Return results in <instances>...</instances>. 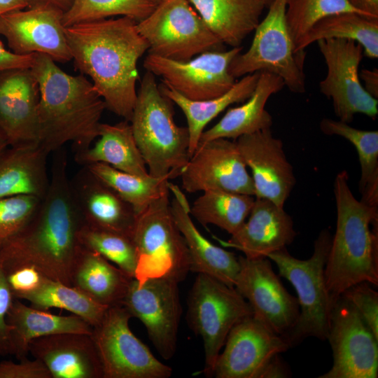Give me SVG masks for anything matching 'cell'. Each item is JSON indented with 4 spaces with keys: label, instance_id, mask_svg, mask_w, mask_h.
Here are the masks:
<instances>
[{
    "label": "cell",
    "instance_id": "1f68e13d",
    "mask_svg": "<svg viewBox=\"0 0 378 378\" xmlns=\"http://www.w3.org/2000/svg\"><path fill=\"white\" fill-rule=\"evenodd\" d=\"M259 74L260 72H255L241 77L225 94L205 100H191L164 83L159 85L162 93L176 104L186 118L190 158L197 149L206 126L229 106L248 99L255 88Z\"/></svg>",
    "mask_w": 378,
    "mask_h": 378
},
{
    "label": "cell",
    "instance_id": "c3c4849f",
    "mask_svg": "<svg viewBox=\"0 0 378 378\" xmlns=\"http://www.w3.org/2000/svg\"><path fill=\"white\" fill-rule=\"evenodd\" d=\"M356 9L371 18H378V0H349Z\"/></svg>",
    "mask_w": 378,
    "mask_h": 378
},
{
    "label": "cell",
    "instance_id": "ffe728a7",
    "mask_svg": "<svg viewBox=\"0 0 378 378\" xmlns=\"http://www.w3.org/2000/svg\"><path fill=\"white\" fill-rule=\"evenodd\" d=\"M235 142L251 172L255 198L284 207L296 180L282 141L273 136L270 128L241 136Z\"/></svg>",
    "mask_w": 378,
    "mask_h": 378
},
{
    "label": "cell",
    "instance_id": "d590c367",
    "mask_svg": "<svg viewBox=\"0 0 378 378\" xmlns=\"http://www.w3.org/2000/svg\"><path fill=\"white\" fill-rule=\"evenodd\" d=\"M253 197L223 190H206L190 206V214L203 225H214L231 235L248 218Z\"/></svg>",
    "mask_w": 378,
    "mask_h": 378
},
{
    "label": "cell",
    "instance_id": "74e56055",
    "mask_svg": "<svg viewBox=\"0 0 378 378\" xmlns=\"http://www.w3.org/2000/svg\"><path fill=\"white\" fill-rule=\"evenodd\" d=\"M156 4L150 0H71L63 13L64 27L114 16L128 17L137 22L150 15Z\"/></svg>",
    "mask_w": 378,
    "mask_h": 378
},
{
    "label": "cell",
    "instance_id": "681fc988",
    "mask_svg": "<svg viewBox=\"0 0 378 378\" xmlns=\"http://www.w3.org/2000/svg\"><path fill=\"white\" fill-rule=\"evenodd\" d=\"M28 8L53 7L65 12L70 6L71 0H27Z\"/></svg>",
    "mask_w": 378,
    "mask_h": 378
},
{
    "label": "cell",
    "instance_id": "4dcf8cb0",
    "mask_svg": "<svg viewBox=\"0 0 378 378\" xmlns=\"http://www.w3.org/2000/svg\"><path fill=\"white\" fill-rule=\"evenodd\" d=\"M97 138L93 146L75 152L76 162L82 166L102 162L136 176H150L130 121L125 120L115 125L101 123Z\"/></svg>",
    "mask_w": 378,
    "mask_h": 378
},
{
    "label": "cell",
    "instance_id": "30bf717a",
    "mask_svg": "<svg viewBox=\"0 0 378 378\" xmlns=\"http://www.w3.org/2000/svg\"><path fill=\"white\" fill-rule=\"evenodd\" d=\"M136 27L149 53L173 60H189L205 52L221 50L223 46L188 0L158 4Z\"/></svg>",
    "mask_w": 378,
    "mask_h": 378
},
{
    "label": "cell",
    "instance_id": "9c48e42d",
    "mask_svg": "<svg viewBox=\"0 0 378 378\" xmlns=\"http://www.w3.org/2000/svg\"><path fill=\"white\" fill-rule=\"evenodd\" d=\"M252 315L250 304L234 286L197 274L188 296L187 320L202 339L206 376L213 377L216 361L230 330Z\"/></svg>",
    "mask_w": 378,
    "mask_h": 378
},
{
    "label": "cell",
    "instance_id": "f6af8a7d",
    "mask_svg": "<svg viewBox=\"0 0 378 378\" xmlns=\"http://www.w3.org/2000/svg\"><path fill=\"white\" fill-rule=\"evenodd\" d=\"M13 298L36 288L43 276L32 267H22L6 274Z\"/></svg>",
    "mask_w": 378,
    "mask_h": 378
},
{
    "label": "cell",
    "instance_id": "5b68a950",
    "mask_svg": "<svg viewBox=\"0 0 378 378\" xmlns=\"http://www.w3.org/2000/svg\"><path fill=\"white\" fill-rule=\"evenodd\" d=\"M172 103L162 93L155 76L146 71L130 122L153 177L175 178L190 159L188 130L176 124Z\"/></svg>",
    "mask_w": 378,
    "mask_h": 378
},
{
    "label": "cell",
    "instance_id": "ab89813d",
    "mask_svg": "<svg viewBox=\"0 0 378 378\" xmlns=\"http://www.w3.org/2000/svg\"><path fill=\"white\" fill-rule=\"evenodd\" d=\"M79 241L83 247L98 253L130 276H134L137 257L132 237L83 226Z\"/></svg>",
    "mask_w": 378,
    "mask_h": 378
},
{
    "label": "cell",
    "instance_id": "f1b7e54d",
    "mask_svg": "<svg viewBox=\"0 0 378 378\" xmlns=\"http://www.w3.org/2000/svg\"><path fill=\"white\" fill-rule=\"evenodd\" d=\"M133 278L98 253L81 246L73 267L71 286L110 307L122 305Z\"/></svg>",
    "mask_w": 378,
    "mask_h": 378
},
{
    "label": "cell",
    "instance_id": "f35d334b",
    "mask_svg": "<svg viewBox=\"0 0 378 378\" xmlns=\"http://www.w3.org/2000/svg\"><path fill=\"white\" fill-rule=\"evenodd\" d=\"M342 13H356L368 17L355 8L349 0H286V21L295 48L298 41L318 21Z\"/></svg>",
    "mask_w": 378,
    "mask_h": 378
},
{
    "label": "cell",
    "instance_id": "816d5d0a",
    "mask_svg": "<svg viewBox=\"0 0 378 378\" xmlns=\"http://www.w3.org/2000/svg\"><path fill=\"white\" fill-rule=\"evenodd\" d=\"M9 146L8 142L0 130V154Z\"/></svg>",
    "mask_w": 378,
    "mask_h": 378
},
{
    "label": "cell",
    "instance_id": "484cf974",
    "mask_svg": "<svg viewBox=\"0 0 378 378\" xmlns=\"http://www.w3.org/2000/svg\"><path fill=\"white\" fill-rule=\"evenodd\" d=\"M49 154L39 142L8 146L0 154V199L17 195L42 199L50 185Z\"/></svg>",
    "mask_w": 378,
    "mask_h": 378
},
{
    "label": "cell",
    "instance_id": "7dc6e473",
    "mask_svg": "<svg viewBox=\"0 0 378 378\" xmlns=\"http://www.w3.org/2000/svg\"><path fill=\"white\" fill-rule=\"evenodd\" d=\"M360 79H361L364 85V89L372 97L375 99L378 98V70L373 69H362L359 74Z\"/></svg>",
    "mask_w": 378,
    "mask_h": 378
},
{
    "label": "cell",
    "instance_id": "f546056e",
    "mask_svg": "<svg viewBox=\"0 0 378 378\" xmlns=\"http://www.w3.org/2000/svg\"><path fill=\"white\" fill-rule=\"evenodd\" d=\"M209 29L223 43L240 46L260 22L267 6L260 0H188Z\"/></svg>",
    "mask_w": 378,
    "mask_h": 378
},
{
    "label": "cell",
    "instance_id": "f5cc1de1",
    "mask_svg": "<svg viewBox=\"0 0 378 378\" xmlns=\"http://www.w3.org/2000/svg\"><path fill=\"white\" fill-rule=\"evenodd\" d=\"M262 2H263L267 6H269V5L271 4L272 0H260Z\"/></svg>",
    "mask_w": 378,
    "mask_h": 378
},
{
    "label": "cell",
    "instance_id": "bcb514c9",
    "mask_svg": "<svg viewBox=\"0 0 378 378\" xmlns=\"http://www.w3.org/2000/svg\"><path fill=\"white\" fill-rule=\"evenodd\" d=\"M36 53L18 55L7 50L0 41V71L15 68H31Z\"/></svg>",
    "mask_w": 378,
    "mask_h": 378
},
{
    "label": "cell",
    "instance_id": "6da1fadb",
    "mask_svg": "<svg viewBox=\"0 0 378 378\" xmlns=\"http://www.w3.org/2000/svg\"><path fill=\"white\" fill-rule=\"evenodd\" d=\"M52 153L48 190L27 225L0 246V262L6 274L32 267L71 286L83 224L70 190L66 151L62 147Z\"/></svg>",
    "mask_w": 378,
    "mask_h": 378
},
{
    "label": "cell",
    "instance_id": "44dd1931",
    "mask_svg": "<svg viewBox=\"0 0 378 378\" xmlns=\"http://www.w3.org/2000/svg\"><path fill=\"white\" fill-rule=\"evenodd\" d=\"M38 101L31 68L0 71V130L9 146L38 142Z\"/></svg>",
    "mask_w": 378,
    "mask_h": 378
},
{
    "label": "cell",
    "instance_id": "7bdbcfd3",
    "mask_svg": "<svg viewBox=\"0 0 378 378\" xmlns=\"http://www.w3.org/2000/svg\"><path fill=\"white\" fill-rule=\"evenodd\" d=\"M0 378H52V376L40 360L25 358L18 363L0 362Z\"/></svg>",
    "mask_w": 378,
    "mask_h": 378
},
{
    "label": "cell",
    "instance_id": "ee69618b",
    "mask_svg": "<svg viewBox=\"0 0 378 378\" xmlns=\"http://www.w3.org/2000/svg\"><path fill=\"white\" fill-rule=\"evenodd\" d=\"M6 274L0 262V354L10 355V328L6 322L7 314L13 301Z\"/></svg>",
    "mask_w": 378,
    "mask_h": 378
},
{
    "label": "cell",
    "instance_id": "cb8c5ba5",
    "mask_svg": "<svg viewBox=\"0 0 378 378\" xmlns=\"http://www.w3.org/2000/svg\"><path fill=\"white\" fill-rule=\"evenodd\" d=\"M29 354L40 360L52 378H103L91 334L64 332L32 340Z\"/></svg>",
    "mask_w": 378,
    "mask_h": 378
},
{
    "label": "cell",
    "instance_id": "ac0fdd59",
    "mask_svg": "<svg viewBox=\"0 0 378 378\" xmlns=\"http://www.w3.org/2000/svg\"><path fill=\"white\" fill-rule=\"evenodd\" d=\"M179 176L188 192L223 190L255 196L251 176L236 142L228 139L200 144Z\"/></svg>",
    "mask_w": 378,
    "mask_h": 378
},
{
    "label": "cell",
    "instance_id": "7402d4cb",
    "mask_svg": "<svg viewBox=\"0 0 378 378\" xmlns=\"http://www.w3.org/2000/svg\"><path fill=\"white\" fill-rule=\"evenodd\" d=\"M69 185L83 226L132 237L137 216L111 187L85 166L69 178Z\"/></svg>",
    "mask_w": 378,
    "mask_h": 378
},
{
    "label": "cell",
    "instance_id": "d4e9b609",
    "mask_svg": "<svg viewBox=\"0 0 378 378\" xmlns=\"http://www.w3.org/2000/svg\"><path fill=\"white\" fill-rule=\"evenodd\" d=\"M174 197L170 202L172 214L186 241L190 257V272L211 276L234 286L239 270L238 257L212 244L195 225L188 201L178 186L169 183Z\"/></svg>",
    "mask_w": 378,
    "mask_h": 378
},
{
    "label": "cell",
    "instance_id": "603a6c76",
    "mask_svg": "<svg viewBox=\"0 0 378 378\" xmlns=\"http://www.w3.org/2000/svg\"><path fill=\"white\" fill-rule=\"evenodd\" d=\"M297 232L291 216L270 200L255 198L248 220L222 245L236 248L248 258H265L290 244Z\"/></svg>",
    "mask_w": 378,
    "mask_h": 378
},
{
    "label": "cell",
    "instance_id": "e575fe53",
    "mask_svg": "<svg viewBox=\"0 0 378 378\" xmlns=\"http://www.w3.org/2000/svg\"><path fill=\"white\" fill-rule=\"evenodd\" d=\"M14 298L27 300L31 306L43 310H66L84 319L92 328L100 323L108 308L72 286L44 276L36 288Z\"/></svg>",
    "mask_w": 378,
    "mask_h": 378
},
{
    "label": "cell",
    "instance_id": "8992f818",
    "mask_svg": "<svg viewBox=\"0 0 378 378\" xmlns=\"http://www.w3.org/2000/svg\"><path fill=\"white\" fill-rule=\"evenodd\" d=\"M332 237L328 229L321 230L307 260L293 257L286 248L267 255L276 265L279 276L293 285L298 295L299 318L286 337L290 348L309 337L327 339L332 303L326 285L325 267Z\"/></svg>",
    "mask_w": 378,
    "mask_h": 378
},
{
    "label": "cell",
    "instance_id": "f907efd6",
    "mask_svg": "<svg viewBox=\"0 0 378 378\" xmlns=\"http://www.w3.org/2000/svg\"><path fill=\"white\" fill-rule=\"evenodd\" d=\"M28 8L27 0H0V15L18 9Z\"/></svg>",
    "mask_w": 378,
    "mask_h": 378
},
{
    "label": "cell",
    "instance_id": "4316f807",
    "mask_svg": "<svg viewBox=\"0 0 378 378\" xmlns=\"http://www.w3.org/2000/svg\"><path fill=\"white\" fill-rule=\"evenodd\" d=\"M284 86L279 76L260 71L249 98L244 104L228 109L216 125L204 130L199 144L218 138L236 140L243 135L270 129L273 123L272 117L265 109V106L270 97Z\"/></svg>",
    "mask_w": 378,
    "mask_h": 378
},
{
    "label": "cell",
    "instance_id": "7c38bea8",
    "mask_svg": "<svg viewBox=\"0 0 378 378\" xmlns=\"http://www.w3.org/2000/svg\"><path fill=\"white\" fill-rule=\"evenodd\" d=\"M316 43L327 66L326 76L319 83L320 92L332 99L339 120L349 124L356 113L375 119L378 100L364 89L359 76L362 46L348 39L331 38Z\"/></svg>",
    "mask_w": 378,
    "mask_h": 378
},
{
    "label": "cell",
    "instance_id": "d6986e66",
    "mask_svg": "<svg viewBox=\"0 0 378 378\" xmlns=\"http://www.w3.org/2000/svg\"><path fill=\"white\" fill-rule=\"evenodd\" d=\"M63 11L53 7L14 10L0 15V35L18 55L45 54L55 62L72 59L62 23Z\"/></svg>",
    "mask_w": 378,
    "mask_h": 378
},
{
    "label": "cell",
    "instance_id": "5bb4252c",
    "mask_svg": "<svg viewBox=\"0 0 378 378\" xmlns=\"http://www.w3.org/2000/svg\"><path fill=\"white\" fill-rule=\"evenodd\" d=\"M241 50L238 46L226 51H208L186 61L148 53L144 67L187 99H209L225 94L236 82L229 67Z\"/></svg>",
    "mask_w": 378,
    "mask_h": 378
},
{
    "label": "cell",
    "instance_id": "ba28073f",
    "mask_svg": "<svg viewBox=\"0 0 378 378\" xmlns=\"http://www.w3.org/2000/svg\"><path fill=\"white\" fill-rule=\"evenodd\" d=\"M286 0H272L268 12L255 29L252 43L231 62L230 74L236 79L266 71L279 76L290 91L305 92L304 51L296 52L286 21Z\"/></svg>",
    "mask_w": 378,
    "mask_h": 378
},
{
    "label": "cell",
    "instance_id": "b9f144b4",
    "mask_svg": "<svg viewBox=\"0 0 378 378\" xmlns=\"http://www.w3.org/2000/svg\"><path fill=\"white\" fill-rule=\"evenodd\" d=\"M368 282L355 284L341 295L349 301L378 338V293Z\"/></svg>",
    "mask_w": 378,
    "mask_h": 378
},
{
    "label": "cell",
    "instance_id": "83f0119b",
    "mask_svg": "<svg viewBox=\"0 0 378 378\" xmlns=\"http://www.w3.org/2000/svg\"><path fill=\"white\" fill-rule=\"evenodd\" d=\"M10 328V355L19 360L27 358L30 342L38 337L64 332L91 334L92 327L75 314L60 316L27 306L14 298L7 314Z\"/></svg>",
    "mask_w": 378,
    "mask_h": 378
},
{
    "label": "cell",
    "instance_id": "3957f363",
    "mask_svg": "<svg viewBox=\"0 0 378 378\" xmlns=\"http://www.w3.org/2000/svg\"><path fill=\"white\" fill-rule=\"evenodd\" d=\"M39 88L38 142L50 153L71 142L74 152L89 148L99 133L106 104L83 75L72 76L45 54L31 68Z\"/></svg>",
    "mask_w": 378,
    "mask_h": 378
},
{
    "label": "cell",
    "instance_id": "db71d44e",
    "mask_svg": "<svg viewBox=\"0 0 378 378\" xmlns=\"http://www.w3.org/2000/svg\"><path fill=\"white\" fill-rule=\"evenodd\" d=\"M152 2H153L154 4H155L156 5L164 1H167V0H150Z\"/></svg>",
    "mask_w": 378,
    "mask_h": 378
},
{
    "label": "cell",
    "instance_id": "2e32d148",
    "mask_svg": "<svg viewBox=\"0 0 378 378\" xmlns=\"http://www.w3.org/2000/svg\"><path fill=\"white\" fill-rule=\"evenodd\" d=\"M178 282L167 278L139 284L133 278L122 305L146 327L148 337L164 359L176 349L181 305Z\"/></svg>",
    "mask_w": 378,
    "mask_h": 378
},
{
    "label": "cell",
    "instance_id": "4fadbf2b",
    "mask_svg": "<svg viewBox=\"0 0 378 378\" xmlns=\"http://www.w3.org/2000/svg\"><path fill=\"white\" fill-rule=\"evenodd\" d=\"M326 340L333 364L319 378L377 377L378 338L342 295L332 304Z\"/></svg>",
    "mask_w": 378,
    "mask_h": 378
},
{
    "label": "cell",
    "instance_id": "60d3db41",
    "mask_svg": "<svg viewBox=\"0 0 378 378\" xmlns=\"http://www.w3.org/2000/svg\"><path fill=\"white\" fill-rule=\"evenodd\" d=\"M41 200L30 195L0 199V246L27 225Z\"/></svg>",
    "mask_w": 378,
    "mask_h": 378
},
{
    "label": "cell",
    "instance_id": "277c9868",
    "mask_svg": "<svg viewBox=\"0 0 378 378\" xmlns=\"http://www.w3.org/2000/svg\"><path fill=\"white\" fill-rule=\"evenodd\" d=\"M349 178L348 172L342 171L334 182L336 230L325 267L332 304L355 284L378 286V207L358 200L351 191Z\"/></svg>",
    "mask_w": 378,
    "mask_h": 378
},
{
    "label": "cell",
    "instance_id": "d6a6232c",
    "mask_svg": "<svg viewBox=\"0 0 378 378\" xmlns=\"http://www.w3.org/2000/svg\"><path fill=\"white\" fill-rule=\"evenodd\" d=\"M348 39L359 43L363 55L378 57V18H371L356 13H342L325 18L316 23L296 43L295 52L319 40Z\"/></svg>",
    "mask_w": 378,
    "mask_h": 378
},
{
    "label": "cell",
    "instance_id": "52a82bcc",
    "mask_svg": "<svg viewBox=\"0 0 378 378\" xmlns=\"http://www.w3.org/2000/svg\"><path fill=\"white\" fill-rule=\"evenodd\" d=\"M169 195L153 201L136 217L132 239L137 257L134 278L139 284L153 278L180 283L190 272L188 250L172 214Z\"/></svg>",
    "mask_w": 378,
    "mask_h": 378
},
{
    "label": "cell",
    "instance_id": "9a60e30c",
    "mask_svg": "<svg viewBox=\"0 0 378 378\" xmlns=\"http://www.w3.org/2000/svg\"><path fill=\"white\" fill-rule=\"evenodd\" d=\"M238 258L239 270L234 287L250 304L253 317L286 338L299 318L298 298L285 288L269 258Z\"/></svg>",
    "mask_w": 378,
    "mask_h": 378
},
{
    "label": "cell",
    "instance_id": "e0dca14e",
    "mask_svg": "<svg viewBox=\"0 0 378 378\" xmlns=\"http://www.w3.org/2000/svg\"><path fill=\"white\" fill-rule=\"evenodd\" d=\"M215 363L216 378H266L274 358L290 346L253 316L246 317L230 330Z\"/></svg>",
    "mask_w": 378,
    "mask_h": 378
},
{
    "label": "cell",
    "instance_id": "8d00e7d4",
    "mask_svg": "<svg viewBox=\"0 0 378 378\" xmlns=\"http://www.w3.org/2000/svg\"><path fill=\"white\" fill-rule=\"evenodd\" d=\"M134 209L136 216L150 204L169 193V176H139L102 162L85 165Z\"/></svg>",
    "mask_w": 378,
    "mask_h": 378
},
{
    "label": "cell",
    "instance_id": "8fae6325",
    "mask_svg": "<svg viewBox=\"0 0 378 378\" xmlns=\"http://www.w3.org/2000/svg\"><path fill=\"white\" fill-rule=\"evenodd\" d=\"M132 315L122 305L110 307L92 328L103 378H168L169 366L158 360L131 330Z\"/></svg>",
    "mask_w": 378,
    "mask_h": 378
},
{
    "label": "cell",
    "instance_id": "7a4b0ae2",
    "mask_svg": "<svg viewBox=\"0 0 378 378\" xmlns=\"http://www.w3.org/2000/svg\"><path fill=\"white\" fill-rule=\"evenodd\" d=\"M128 17L107 18L65 27L75 66L92 80L106 108L130 121L136 100L137 64L148 50Z\"/></svg>",
    "mask_w": 378,
    "mask_h": 378
},
{
    "label": "cell",
    "instance_id": "836d02e7",
    "mask_svg": "<svg viewBox=\"0 0 378 378\" xmlns=\"http://www.w3.org/2000/svg\"><path fill=\"white\" fill-rule=\"evenodd\" d=\"M319 127L323 134L342 136L354 145L361 169L360 201L368 206L378 207V132L358 130L331 118H323Z\"/></svg>",
    "mask_w": 378,
    "mask_h": 378
}]
</instances>
